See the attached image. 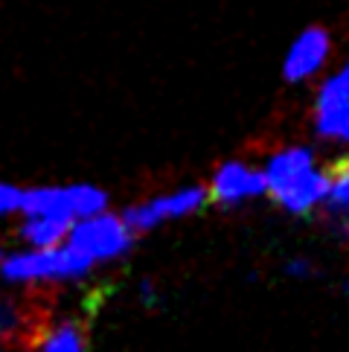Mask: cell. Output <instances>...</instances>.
Returning a JSON list of instances; mask_svg holds the SVG:
<instances>
[{"label": "cell", "instance_id": "14", "mask_svg": "<svg viewBox=\"0 0 349 352\" xmlns=\"http://www.w3.org/2000/svg\"><path fill=\"white\" fill-rule=\"evenodd\" d=\"M320 91L335 94V96H346V99H349V61L344 65V70H341V73H335L332 79H326V85H323Z\"/></svg>", "mask_w": 349, "mask_h": 352}, {"label": "cell", "instance_id": "8", "mask_svg": "<svg viewBox=\"0 0 349 352\" xmlns=\"http://www.w3.org/2000/svg\"><path fill=\"white\" fill-rule=\"evenodd\" d=\"M323 216L341 236L349 239V157L329 169V192L323 198Z\"/></svg>", "mask_w": 349, "mask_h": 352}, {"label": "cell", "instance_id": "7", "mask_svg": "<svg viewBox=\"0 0 349 352\" xmlns=\"http://www.w3.org/2000/svg\"><path fill=\"white\" fill-rule=\"evenodd\" d=\"M329 56V32L323 27H308L294 38L289 56L282 65V76L285 82H303L311 73H317L320 65Z\"/></svg>", "mask_w": 349, "mask_h": 352}, {"label": "cell", "instance_id": "12", "mask_svg": "<svg viewBox=\"0 0 349 352\" xmlns=\"http://www.w3.org/2000/svg\"><path fill=\"white\" fill-rule=\"evenodd\" d=\"M21 198L23 192L12 184H0V216H9V212H18L21 210Z\"/></svg>", "mask_w": 349, "mask_h": 352}, {"label": "cell", "instance_id": "6", "mask_svg": "<svg viewBox=\"0 0 349 352\" xmlns=\"http://www.w3.org/2000/svg\"><path fill=\"white\" fill-rule=\"evenodd\" d=\"M265 195V178L259 169L245 166L242 160H227L213 175V184L207 190V198L218 207H239L245 201Z\"/></svg>", "mask_w": 349, "mask_h": 352}, {"label": "cell", "instance_id": "13", "mask_svg": "<svg viewBox=\"0 0 349 352\" xmlns=\"http://www.w3.org/2000/svg\"><path fill=\"white\" fill-rule=\"evenodd\" d=\"M21 311L18 306H12V303H0V338H6L9 332H15L21 329Z\"/></svg>", "mask_w": 349, "mask_h": 352}, {"label": "cell", "instance_id": "3", "mask_svg": "<svg viewBox=\"0 0 349 352\" xmlns=\"http://www.w3.org/2000/svg\"><path fill=\"white\" fill-rule=\"evenodd\" d=\"M108 210V192L91 184L76 186H38L21 198L23 216H56L67 221H82Z\"/></svg>", "mask_w": 349, "mask_h": 352}, {"label": "cell", "instance_id": "1", "mask_svg": "<svg viewBox=\"0 0 349 352\" xmlns=\"http://www.w3.org/2000/svg\"><path fill=\"white\" fill-rule=\"evenodd\" d=\"M262 178H265V192L273 198V204L294 216L320 207L329 192V172L317 169V160L306 146L277 152L268 160Z\"/></svg>", "mask_w": 349, "mask_h": 352}, {"label": "cell", "instance_id": "16", "mask_svg": "<svg viewBox=\"0 0 349 352\" xmlns=\"http://www.w3.org/2000/svg\"><path fill=\"white\" fill-rule=\"evenodd\" d=\"M344 294H346V297H349V283H346V285H344Z\"/></svg>", "mask_w": 349, "mask_h": 352}, {"label": "cell", "instance_id": "5", "mask_svg": "<svg viewBox=\"0 0 349 352\" xmlns=\"http://www.w3.org/2000/svg\"><path fill=\"white\" fill-rule=\"evenodd\" d=\"M207 201L210 198H207L204 186H183V190H178V192L157 195L152 201H143V204H131L126 212H122V221H126V228L134 236L137 233H148V230H155L157 224H164V221L195 216Z\"/></svg>", "mask_w": 349, "mask_h": 352}, {"label": "cell", "instance_id": "10", "mask_svg": "<svg viewBox=\"0 0 349 352\" xmlns=\"http://www.w3.org/2000/svg\"><path fill=\"white\" fill-rule=\"evenodd\" d=\"M73 224L76 221L56 219V216H27V221L21 224V236L32 248H58L67 239Z\"/></svg>", "mask_w": 349, "mask_h": 352}, {"label": "cell", "instance_id": "11", "mask_svg": "<svg viewBox=\"0 0 349 352\" xmlns=\"http://www.w3.org/2000/svg\"><path fill=\"white\" fill-rule=\"evenodd\" d=\"M41 352H87V335L82 329V323L76 320H61L56 326H49L41 335Z\"/></svg>", "mask_w": 349, "mask_h": 352}, {"label": "cell", "instance_id": "4", "mask_svg": "<svg viewBox=\"0 0 349 352\" xmlns=\"http://www.w3.org/2000/svg\"><path fill=\"white\" fill-rule=\"evenodd\" d=\"M67 248L82 254L87 262H111L122 259L134 248V233L126 228L122 216H111V212H99V216L82 219L67 233Z\"/></svg>", "mask_w": 349, "mask_h": 352}, {"label": "cell", "instance_id": "9", "mask_svg": "<svg viewBox=\"0 0 349 352\" xmlns=\"http://www.w3.org/2000/svg\"><path fill=\"white\" fill-rule=\"evenodd\" d=\"M315 125L323 140H338L349 146V99L320 91L315 105Z\"/></svg>", "mask_w": 349, "mask_h": 352}, {"label": "cell", "instance_id": "2", "mask_svg": "<svg viewBox=\"0 0 349 352\" xmlns=\"http://www.w3.org/2000/svg\"><path fill=\"white\" fill-rule=\"evenodd\" d=\"M93 268L82 254H76L67 245L58 248H35L21 250L0 262V276L6 283H67L82 280Z\"/></svg>", "mask_w": 349, "mask_h": 352}, {"label": "cell", "instance_id": "15", "mask_svg": "<svg viewBox=\"0 0 349 352\" xmlns=\"http://www.w3.org/2000/svg\"><path fill=\"white\" fill-rule=\"evenodd\" d=\"M285 271H289L291 276H297V280H306V276H311V274H315V265H311L308 259L297 256V259H291L289 265H285Z\"/></svg>", "mask_w": 349, "mask_h": 352}]
</instances>
